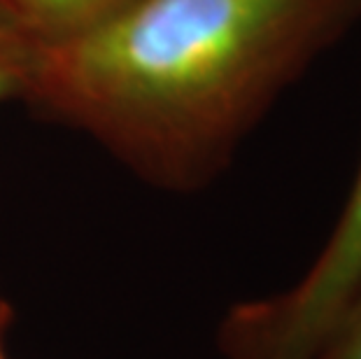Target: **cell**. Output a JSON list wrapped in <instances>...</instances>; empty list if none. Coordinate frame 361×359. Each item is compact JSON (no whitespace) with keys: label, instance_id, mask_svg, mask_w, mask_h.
<instances>
[{"label":"cell","instance_id":"cell-1","mask_svg":"<svg viewBox=\"0 0 361 359\" xmlns=\"http://www.w3.org/2000/svg\"><path fill=\"white\" fill-rule=\"evenodd\" d=\"M361 0H130L40 47L33 101L168 189L207 185Z\"/></svg>","mask_w":361,"mask_h":359},{"label":"cell","instance_id":"cell-2","mask_svg":"<svg viewBox=\"0 0 361 359\" xmlns=\"http://www.w3.org/2000/svg\"><path fill=\"white\" fill-rule=\"evenodd\" d=\"M361 287V166L324 248L284 292L245 301L219 329L224 359H319Z\"/></svg>","mask_w":361,"mask_h":359},{"label":"cell","instance_id":"cell-3","mask_svg":"<svg viewBox=\"0 0 361 359\" xmlns=\"http://www.w3.org/2000/svg\"><path fill=\"white\" fill-rule=\"evenodd\" d=\"M128 3L130 0H0V19L37 47H47L98 26Z\"/></svg>","mask_w":361,"mask_h":359},{"label":"cell","instance_id":"cell-4","mask_svg":"<svg viewBox=\"0 0 361 359\" xmlns=\"http://www.w3.org/2000/svg\"><path fill=\"white\" fill-rule=\"evenodd\" d=\"M40 47L0 19V101L30 96Z\"/></svg>","mask_w":361,"mask_h":359},{"label":"cell","instance_id":"cell-5","mask_svg":"<svg viewBox=\"0 0 361 359\" xmlns=\"http://www.w3.org/2000/svg\"><path fill=\"white\" fill-rule=\"evenodd\" d=\"M319 359H361V287Z\"/></svg>","mask_w":361,"mask_h":359},{"label":"cell","instance_id":"cell-6","mask_svg":"<svg viewBox=\"0 0 361 359\" xmlns=\"http://www.w3.org/2000/svg\"><path fill=\"white\" fill-rule=\"evenodd\" d=\"M7 320H10V310H7V305L0 299V359H7V353H5V327H7Z\"/></svg>","mask_w":361,"mask_h":359}]
</instances>
